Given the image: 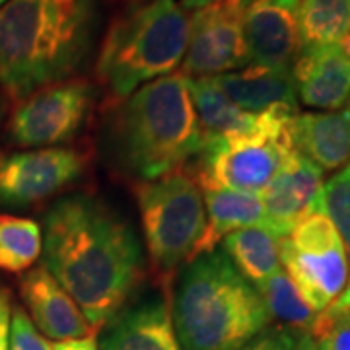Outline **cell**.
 Wrapping results in <instances>:
<instances>
[{
    "label": "cell",
    "mask_w": 350,
    "mask_h": 350,
    "mask_svg": "<svg viewBox=\"0 0 350 350\" xmlns=\"http://www.w3.org/2000/svg\"><path fill=\"white\" fill-rule=\"evenodd\" d=\"M43 267L70 294L92 331L125 308L142 278L140 243L121 216L98 199H61L43 228Z\"/></svg>",
    "instance_id": "1"
},
{
    "label": "cell",
    "mask_w": 350,
    "mask_h": 350,
    "mask_svg": "<svg viewBox=\"0 0 350 350\" xmlns=\"http://www.w3.org/2000/svg\"><path fill=\"white\" fill-rule=\"evenodd\" d=\"M96 0H8L0 8V90L22 101L70 80L94 41Z\"/></svg>",
    "instance_id": "2"
},
{
    "label": "cell",
    "mask_w": 350,
    "mask_h": 350,
    "mask_svg": "<svg viewBox=\"0 0 350 350\" xmlns=\"http://www.w3.org/2000/svg\"><path fill=\"white\" fill-rule=\"evenodd\" d=\"M109 131L115 162L140 183L179 172L204 138L183 72L156 78L119 101Z\"/></svg>",
    "instance_id": "3"
},
{
    "label": "cell",
    "mask_w": 350,
    "mask_h": 350,
    "mask_svg": "<svg viewBox=\"0 0 350 350\" xmlns=\"http://www.w3.org/2000/svg\"><path fill=\"white\" fill-rule=\"evenodd\" d=\"M170 310L181 350H239L271 325L261 296L224 251L187 262Z\"/></svg>",
    "instance_id": "4"
},
{
    "label": "cell",
    "mask_w": 350,
    "mask_h": 350,
    "mask_svg": "<svg viewBox=\"0 0 350 350\" xmlns=\"http://www.w3.org/2000/svg\"><path fill=\"white\" fill-rule=\"evenodd\" d=\"M189 16L175 0L126 8L101 41L96 75L115 103L174 72L187 53Z\"/></svg>",
    "instance_id": "5"
},
{
    "label": "cell",
    "mask_w": 350,
    "mask_h": 350,
    "mask_svg": "<svg viewBox=\"0 0 350 350\" xmlns=\"http://www.w3.org/2000/svg\"><path fill=\"white\" fill-rule=\"evenodd\" d=\"M296 115V109L275 107L257 113L255 123L243 133L202 138L193 177L200 191L230 189L261 195L296 150L292 140Z\"/></svg>",
    "instance_id": "6"
},
{
    "label": "cell",
    "mask_w": 350,
    "mask_h": 350,
    "mask_svg": "<svg viewBox=\"0 0 350 350\" xmlns=\"http://www.w3.org/2000/svg\"><path fill=\"white\" fill-rule=\"evenodd\" d=\"M137 204L154 269L172 276L193 259L206 230L202 191L191 175H163L137 185Z\"/></svg>",
    "instance_id": "7"
},
{
    "label": "cell",
    "mask_w": 350,
    "mask_h": 350,
    "mask_svg": "<svg viewBox=\"0 0 350 350\" xmlns=\"http://www.w3.org/2000/svg\"><path fill=\"white\" fill-rule=\"evenodd\" d=\"M280 265L315 313L340 300L349 284V255L323 204L280 238Z\"/></svg>",
    "instance_id": "8"
},
{
    "label": "cell",
    "mask_w": 350,
    "mask_h": 350,
    "mask_svg": "<svg viewBox=\"0 0 350 350\" xmlns=\"http://www.w3.org/2000/svg\"><path fill=\"white\" fill-rule=\"evenodd\" d=\"M96 90L86 80H63L33 92L16 103L6 123L10 142L25 148H57L82 131Z\"/></svg>",
    "instance_id": "9"
},
{
    "label": "cell",
    "mask_w": 350,
    "mask_h": 350,
    "mask_svg": "<svg viewBox=\"0 0 350 350\" xmlns=\"http://www.w3.org/2000/svg\"><path fill=\"white\" fill-rule=\"evenodd\" d=\"M247 0H216L189 18V45L183 75L208 78L236 72L251 64L243 36Z\"/></svg>",
    "instance_id": "10"
},
{
    "label": "cell",
    "mask_w": 350,
    "mask_h": 350,
    "mask_svg": "<svg viewBox=\"0 0 350 350\" xmlns=\"http://www.w3.org/2000/svg\"><path fill=\"white\" fill-rule=\"evenodd\" d=\"M75 148H36L0 156V206L25 208L66 191L86 172Z\"/></svg>",
    "instance_id": "11"
},
{
    "label": "cell",
    "mask_w": 350,
    "mask_h": 350,
    "mask_svg": "<svg viewBox=\"0 0 350 350\" xmlns=\"http://www.w3.org/2000/svg\"><path fill=\"white\" fill-rule=\"evenodd\" d=\"M300 0H253L243 14L251 64L290 70L300 55Z\"/></svg>",
    "instance_id": "12"
},
{
    "label": "cell",
    "mask_w": 350,
    "mask_h": 350,
    "mask_svg": "<svg viewBox=\"0 0 350 350\" xmlns=\"http://www.w3.org/2000/svg\"><path fill=\"white\" fill-rule=\"evenodd\" d=\"M323 185V172L298 150L292 152L261 193L265 226L284 238L306 214L321 204Z\"/></svg>",
    "instance_id": "13"
},
{
    "label": "cell",
    "mask_w": 350,
    "mask_h": 350,
    "mask_svg": "<svg viewBox=\"0 0 350 350\" xmlns=\"http://www.w3.org/2000/svg\"><path fill=\"white\" fill-rule=\"evenodd\" d=\"M20 296L29 319L45 338L61 342L94 335L82 310L43 265L22 276Z\"/></svg>",
    "instance_id": "14"
},
{
    "label": "cell",
    "mask_w": 350,
    "mask_h": 350,
    "mask_svg": "<svg viewBox=\"0 0 350 350\" xmlns=\"http://www.w3.org/2000/svg\"><path fill=\"white\" fill-rule=\"evenodd\" d=\"M100 350H181L170 301L152 296L123 308L100 329Z\"/></svg>",
    "instance_id": "15"
},
{
    "label": "cell",
    "mask_w": 350,
    "mask_h": 350,
    "mask_svg": "<svg viewBox=\"0 0 350 350\" xmlns=\"http://www.w3.org/2000/svg\"><path fill=\"white\" fill-rule=\"evenodd\" d=\"M298 100L312 109L338 111L350 100V55L340 45L308 47L290 68Z\"/></svg>",
    "instance_id": "16"
},
{
    "label": "cell",
    "mask_w": 350,
    "mask_h": 350,
    "mask_svg": "<svg viewBox=\"0 0 350 350\" xmlns=\"http://www.w3.org/2000/svg\"><path fill=\"white\" fill-rule=\"evenodd\" d=\"M294 148L321 172H337L350 162V113H298L292 121Z\"/></svg>",
    "instance_id": "17"
},
{
    "label": "cell",
    "mask_w": 350,
    "mask_h": 350,
    "mask_svg": "<svg viewBox=\"0 0 350 350\" xmlns=\"http://www.w3.org/2000/svg\"><path fill=\"white\" fill-rule=\"evenodd\" d=\"M211 78L243 111L262 113L275 107H288L298 111V96L290 70L247 64L236 72Z\"/></svg>",
    "instance_id": "18"
},
{
    "label": "cell",
    "mask_w": 350,
    "mask_h": 350,
    "mask_svg": "<svg viewBox=\"0 0 350 350\" xmlns=\"http://www.w3.org/2000/svg\"><path fill=\"white\" fill-rule=\"evenodd\" d=\"M202 199L206 206V230L202 234L193 259L202 253H211L214 247L230 234L265 224V206L262 197L257 193L230 191V189H211L202 191Z\"/></svg>",
    "instance_id": "19"
},
{
    "label": "cell",
    "mask_w": 350,
    "mask_h": 350,
    "mask_svg": "<svg viewBox=\"0 0 350 350\" xmlns=\"http://www.w3.org/2000/svg\"><path fill=\"white\" fill-rule=\"evenodd\" d=\"M224 253L238 273L251 286H261L265 280L282 271L280 238L265 224L238 230L222 239Z\"/></svg>",
    "instance_id": "20"
},
{
    "label": "cell",
    "mask_w": 350,
    "mask_h": 350,
    "mask_svg": "<svg viewBox=\"0 0 350 350\" xmlns=\"http://www.w3.org/2000/svg\"><path fill=\"white\" fill-rule=\"evenodd\" d=\"M191 98L202 137H224L247 131L257 113L243 111L218 88L213 78H189Z\"/></svg>",
    "instance_id": "21"
},
{
    "label": "cell",
    "mask_w": 350,
    "mask_h": 350,
    "mask_svg": "<svg viewBox=\"0 0 350 350\" xmlns=\"http://www.w3.org/2000/svg\"><path fill=\"white\" fill-rule=\"evenodd\" d=\"M301 49L340 45L350 33V0H300Z\"/></svg>",
    "instance_id": "22"
},
{
    "label": "cell",
    "mask_w": 350,
    "mask_h": 350,
    "mask_svg": "<svg viewBox=\"0 0 350 350\" xmlns=\"http://www.w3.org/2000/svg\"><path fill=\"white\" fill-rule=\"evenodd\" d=\"M255 290L261 296L269 317L280 323L278 327H284L298 337L312 331L317 313L301 298L300 290L294 286L284 271H278Z\"/></svg>",
    "instance_id": "23"
},
{
    "label": "cell",
    "mask_w": 350,
    "mask_h": 350,
    "mask_svg": "<svg viewBox=\"0 0 350 350\" xmlns=\"http://www.w3.org/2000/svg\"><path fill=\"white\" fill-rule=\"evenodd\" d=\"M43 253V230L31 218L0 214V269L24 273Z\"/></svg>",
    "instance_id": "24"
},
{
    "label": "cell",
    "mask_w": 350,
    "mask_h": 350,
    "mask_svg": "<svg viewBox=\"0 0 350 350\" xmlns=\"http://www.w3.org/2000/svg\"><path fill=\"white\" fill-rule=\"evenodd\" d=\"M323 211L333 220V224L338 230L340 238L345 241L347 255H349V271H350V162L338 170L325 185H323ZM337 306L350 308V278L345 294L340 296Z\"/></svg>",
    "instance_id": "25"
},
{
    "label": "cell",
    "mask_w": 350,
    "mask_h": 350,
    "mask_svg": "<svg viewBox=\"0 0 350 350\" xmlns=\"http://www.w3.org/2000/svg\"><path fill=\"white\" fill-rule=\"evenodd\" d=\"M310 335L317 350H350V308L335 304L317 313Z\"/></svg>",
    "instance_id": "26"
},
{
    "label": "cell",
    "mask_w": 350,
    "mask_h": 350,
    "mask_svg": "<svg viewBox=\"0 0 350 350\" xmlns=\"http://www.w3.org/2000/svg\"><path fill=\"white\" fill-rule=\"evenodd\" d=\"M10 350H53L47 338L43 337L25 313L24 308H12L10 319Z\"/></svg>",
    "instance_id": "27"
},
{
    "label": "cell",
    "mask_w": 350,
    "mask_h": 350,
    "mask_svg": "<svg viewBox=\"0 0 350 350\" xmlns=\"http://www.w3.org/2000/svg\"><path fill=\"white\" fill-rule=\"evenodd\" d=\"M298 335L290 333L284 327H267L262 333L250 340L239 350H294Z\"/></svg>",
    "instance_id": "28"
},
{
    "label": "cell",
    "mask_w": 350,
    "mask_h": 350,
    "mask_svg": "<svg viewBox=\"0 0 350 350\" xmlns=\"http://www.w3.org/2000/svg\"><path fill=\"white\" fill-rule=\"evenodd\" d=\"M10 319H12L10 292L6 288H0V350H10Z\"/></svg>",
    "instance_id": "29"
},
{
    "label": "cell",
    "mask_w": 350,
    "mask_h": 350,
    "mask_svg": "<svg viewBox=\"0 0 350 350\" xmlns=\"http://www.w3.org/2000/svg\"><path fill=\"white\" fill-rule=\"evenodd\" d=\"M53 350H100L98 349V338L94 335L84 338H72V340H61L53 345Z\"/></svg>",
    "instance_id": "30"
},
{
    "label": "cell",
    "mask_w": 350,
    "mask_h": 350,
    "mask_svg": "<svg viewBox=\"0 0 350 350\" xmlns=\"http://www.w3.org/2000/svg\"><path fill=\"white\" fill-rule=\"evenodd\" d=\"M216 0H181V8L185 10V12H195V10H200V8H204V6H208V4H213Z\"/></svg>",
    "instance_id": "31"
},
{
    "label": "cell",
    "mask_w": 350,
    "mask_h": 350,
    "mask_svg": "<svg viewBox=\"0 0 350 350\" xmlns=\"http://www.w3.org/2000/svg\"><path fill=\"white\" fill-rule=\"evenodd\" d=\"M294 350H317V345H315V340L310 333H304L296 338V349Z\"/></svg>",
    "instance_id": "32"
},
{
    "label": "cell",
    "mask_w": 350,
    "mask_h": 350,
    "mask_svg": "<svg viewBox=\"0 0 350 350\" xmlns=\"http://www.w3.org/2000/svg\"><path fill=\"white\" fill-rule=\"evenodd\" d=\"M126 8H138V6H144V4H150L154 0H121Z\"/></svg>",
    "instance_id": "33"
},
{
    "label": "cell",
    "mask_w": 350,
    "mask_h": 350,
    "mask_svg": "<svg viewBox=\"0 0 350 350\" xmlns=\"http://www.w3.org/2000/svg\"><path fill=\"white\" fill-rule=\"evenodd\" d=\"M340 49L345 51L347 55H350V33L347 36V38L342 39V43H340Z\"/></svg>",
    "instance_id": "34"
},
{
    "label": "cell",
    "mask_w": 350,
    "mask_h": 350,
    "mask_svg": "<svg viewBox=\"0 0 350 350\" xmlns=\"http://www.w3.org/2000/svg\"><path fill=\"white\" fill-rule=\"evenodd\" d=\"M4 109H6V101H4V94H2V90H0V121H2Z\"/></svg>",
    "instance_id": "35"
},
{
    "label": "cell",
    "mask_w": 350,
    "mask_h": 350,
    "mask_svg": "<svg viewBox=\"0 0 350 350\" xmlns=\"http://www.w3.org/2000/svg\"><path fill=\"white\" fill-rule=\"evenodd\" d=\"M6 2H8V0H0V8H2V6H4Z\"/></svg>",
    "instance_id": "36"
},
{
    "label": "cell",
    "mask_w": 350,
    "mask_h": 350,
    "mask_svg": "<svg viewBox=\"0 0 350 350\" xmlns=\"http://www.w3.org/2000/svg\"><path fill=\"white\" fill-rule=\"evenodd\" d=\"M347 111H349V113H350V100H349V109H347Z\"/></svg>",
    "instance_id": "37"
},
{
    "label": "cell",
    "mask_w": 350,
    "mask_h": 350,
    "mask_svg": "<svg viewBox=\"0 0 350 350\" xmlns=\"http://www.w3.org/2000/svg\"><path fill=\"white\" fill-rule=\"evenodd\" d=\"M247 2H253V0H247Z\"/></svg>",
    "instance_id": "38"
}]
</instances>
